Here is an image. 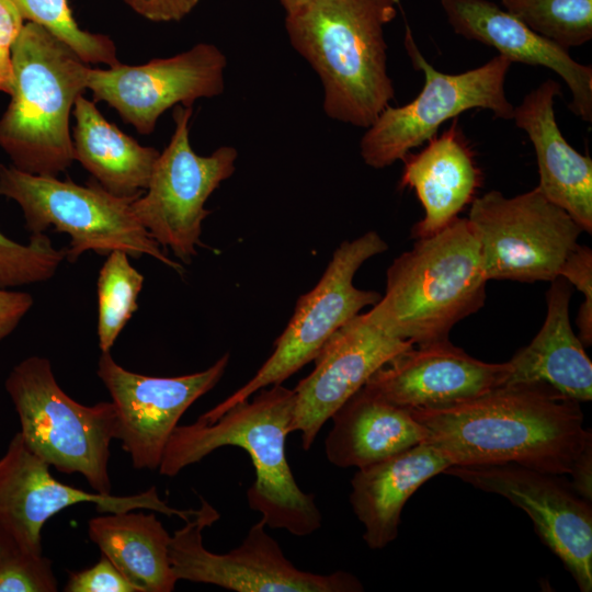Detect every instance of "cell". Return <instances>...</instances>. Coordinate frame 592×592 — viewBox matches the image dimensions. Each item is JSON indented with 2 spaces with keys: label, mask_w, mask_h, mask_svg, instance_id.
<instances>
[{
  "label": "cell",
  "mask_w": 592,
  "mask_h": 592,
  "mask_svg": "<svg viewBox=\"0 0 592 592\" xmlns=\"http://www.w3.org/2000/svg\"><path fill=\"white\" fill-rule=\"evenodd\" d=\"M487 282L477 234L468 218L457 217L392 261L385 294L366 316L414 345L447 340L483 306Z\"/></svg>",
  "instance_id": "277c9868"
},
{
  "label": "cell",
  "mask_w": 592,
  "mask_h": 592,
  "mask_svg": "<svg viewBox=\"0 0 592 592\" xmlns=\"http://www.w3.org/2000/svg\"><path fill=\"white\" fill-rule=\"evenodd\" d=\"M454 32L491 46L511 62L546 67L569 88L570 111L592 121V67L574 60L569 52L535 33L522 21L489 0H441Z\"/></svg>",
  "instance_id": "d6986e66"
},
{
  "label": "cell",
  "mask_w": 592,
  "mask_h": 592,
  "mask_svg": "<svg viewBox=\"0 0 592 592\" xmlns=\"http://www.w3.org/2000/svg\"><path fill=\"white\" fill-rule=\"evenodd\" d=\"M399 0H309L287 13L294 49L318 75L334 121L367 128L395 98L384 26Z\"/></svg>",
  "instance_id": "3957f363"
},
{
  "label": "cell",
  "mask_w": 592,
  "mask_h": 592,
  "mask_svg": "<svg viewBox=\"0 0 592 592\" xmlns=\"http://www.w3.org/2000/svg\"><path fill=\"white\" fill-rule=\"evenodd\" d=\"M33 303L26 292L0 288V342L13 332Z\"/></svg>",
  "instance_id": "e575fe53"
},
{
  "label": "cell",
  "mask_w": 592,
  "mask_h": 592,
  "mask_svg": "<svg viewBox=\"0 0 592 592\" xmlns=\"http://www.w3.org/2000/svg\"><path fill=\"white\" fill-rule=\"evenodd\" d=\"M15 545L13 538L0 526V556Z\"/></svg>",
  "instance_id": "f35d334b"
},
{
  "label": "cell",
  "mask_w": 592,
  "mask_h": 592,
  "mask_svg": "<svg viewBox=\"0 0 592 592\" xmlns=\"http://www.w3.org/2000/svg\"><path fill=\"white\" fill-rule=\"evenodd\" d=\"M282 7L284 8L286 14L291 13L300 7H303L305 3H307L309 0H278Z\"/></svg>",
  "instance_id": "ab89813d"
},
{
  "label": "cell",
  "mask_w": 592,
  "mask_h": 592,
  "mask_svg": "<svg viewBox=\"0 0 592 592\" xmlns=\"http://www.w3.org/2000/svg\"><path fill=\"white\" fill-rule=\"evenodd\" d=\"M325 447L328 460L341 468H362L423 443L425 429L409 409L394 405L364 386L330 418Z\"/></svg>",
  "instance_id": "cb8c5ba5"
},
{
  "label": "cell",
  "mask_w": 592,
  "mask_h": 592,
  "mask_svg": "<svg viewBox=\"0 0 592 592\" xmlns=\"http://www.w3.org/2000/svg\"><path fill=\"white\" fill-rule=\"evenodd\" d=\"M49 465L25 445L18 432L0 458V526L24 551L42 555V528L58 512L78 503H93L98 511L118 513L152 510L184 522L198 510L171 508L156 487L132 496L88 492L57 480Z\"/></svg>",
  "instance_id": "9a60e30c"
},
{
  "label": "cell",
  "mask_w": 592,
  "mask_h": 592,
  "mask_svg": "<svg viewBox=\"0 0 592 592\" xmlns=\"http://www.w3.org/2000/svg\"><path fill=\"white\" fill-rule=\"evenodd\" d=\"M0 195L19 204L31 234L50 227L67 234L69 262H76L87 251L109 255L121 250L134 259L150 255L183 272L182 264L170 259L134 216L130 205L136 198L116 196L95 180L79 185L0 164Z\"/></svg>",
  "instance_id": "52a82bcc"
},
{
  "label": "cell",
  "mask_w": 592,
  "mask_h": 592,
  "mask_svg": "<svg viewBox=\"0 0 592 592\" xmlns=\"http://www.w3.org/2000/svg\"><path fill=\"white\" fill-rule=\"evenodd\" d=\"M24 20L44 26L75 50L87 64H119L116 46L103 34L81 30L68 0H13Z\"/></svg>",
  "instance_id": "f1b7e54d"
},
{
  "label": "cell",
  "mask_w": 592,
  "mask_h": 592,
  "mask_svg": "<svg viewBox=\"0 0 592 592\" xmlns=\"http://www.w3.org/2000/svg\"><path fill=\"white\" fill-rule=\"evenodd\" d=\"M387 249L386 241L376 231L343 241L316 286L298 298L287 327L274 343L273 353L255 375L198 419L216 421L236 403L249 399L262 388L282 384L314 361L335 330L364 307L379 300V293L355 287L353 278L364 262Z\"/></svg>",
  "instance_id": "9c48e42d"
},
{
  "label": "cell",
  "mask_w": 592,
  "mask_h": 592,
  "mask_svg": "<svg viewBox=\"0 0 592 592\" xmlns=\"http://www.w3.org/2000/svg\"><path fill=\"white\" fill-rule=\"evenodd\" d=\"M66 592H137L113 562L102 554L90 568L69 572Z\"/></svg>",
  "instance_id": "d6a6232c"
},
{
  "label": "cell",
  "mask_w": 592,
  "mask_h": 592,
  "mask_svg": "<svg viewBox=\"0 0 592 592\" xmlns=\"http://www.w3.org/2000/svg\"><path fill=\"white\" fill-rule=\"evenodd\" d=\"M510 372L509 362L480 361L447 339L399 353L364 387L406 409L441 408L504 386Z\"/></svg>",
  "instance_id": "ac0fdd59"
},
{
  "label": "cell",
  "mask_w": 592,
  "mask_h": 592,
  "mask_svg": "<svg viewBox=\"0 0 592 592\" xmlns=\"http://www.w3.org/2000/svg\"><path fill=\"white\" fill-rule=\"evenodd\" d=\"M72 114L75 160L110 193L137 198L147 189L159 151L110 123L94 102L78 96Z\"/></svg>",
  "instance_id": "d4e9b609"
},
{
  "label": "cell",
  "mask_w": 592,
  "mask_h": 592,
  "mask_svg": "<svg viewBox=\"0 0 592 592\" xmlns=\"http://www.w3.org/2000/svg\"><path fill=\"white\" fill-rule=\"evenodd\" d=\"M559 276L584 296L576 318L579 339L584 346L592 344V251L579 244L562 264Z\"/></svg>",
  "instance_id": "1f68e13d"
},
{
  "label": "cell",
  "mask_w": 592,
  "mask_h": 592,
  "mask_svg": "<svg viewBox=\"0 0 592 592\" xmlns=\"http://www.w3.org/2000/svg\"><path fill=\"white\" fill-rule=\"evenodd\" d=\"M4 387L27 448L60 473L80 474L95 492L111 493L110 445L118 428L113 402H77L60 388L50 361L42 356L16 364Z\"/></svg>",
  "instance_id": "8992f818"
},
{
  "label": "cell",
  "mask_w": 592,
  "mask_h": 592,
  "mask_svg": "<svg viewBox=\"0 0 592 592\" xmlns=\"http://www.w3.org/2000/svg\"><path fill=\"white\" fill-rule=\"evenodd\" d=\"M451 466L512 463L569 475L592 443L580 402L545 384H514L441 408L409 409Z\"/></svg>",
  "instance_id": "6da1fadb"
},
{
  "label": "cell",
  "mask_w": 592,
  "mask_h": 592,
  "mask_svg": "<svg viewBox=\"0 0 592 592\" xmlns=\"http://www.w3.org/2000/svg\"><path fill=\"white\" fill-rule=\"evenodd\" d=\"M98 278V339L101 352H110L117 337L138 309L145 277L129 262L128 254L112 251Z\"/></svg>",
  "instance_id": "4316f807"
},
{
  "label": "cell",
  "mask_w": 592,
  "mask_h": 592,
  "mask_svg": "<svg viewBox=\"0 0 592 592\" xmlns=\"http://www.w3.org/2000/svg\"><path fill=\"white\" fill-rule=\"evenodd\" d=\"M192 106L177 105L174 132L153 166L146 194L132 202L138 223L160 246L182 262L197 254L202 223L210 214L205 203L236 170L237 149L221 146L209 156L190 144Z\"/></svg>",
  "instance_id": "8fae6325"
},
{
  "label": "cell",
  "mask_w": 592,
  "mask_h": 592,
  "mask_svg": "<svg viewBox=\"0 0 592 592\" xmlns=\"http://www.w3.org/2000/svg\"><path fill=\"white\" fill-rule=\"evenodd\" d=\"M467 218L477 234L488 281L551 282L583 232L537 186L512 197L489 191L474 198Z\"/></svg>",
  "instance_id": "30bf717a"
},
{
  "label": "cell",
  "mask_w": 592,
  "mask_h": 592,
  "mask_svg": "<svg viewBox=\"0 0 592 592\" xmlns=\"http://www.w3.org/2000/svg\"><path fill=\"white\" fill-rule=\"evenodd\" d=\"M449 466L440 449L423 442L358 468L351 480L350 503L364 526L366 545L382 549L394 542L409 498Z\"/></svg>",
  "instance_id": "7402d4cb"
},
{
  "label": "cell",
  "mask_w": 592,
  "mask_h": 592,
  "mask_svg": "<svg viewBox=\"0 0 592 592\" xmlns=\"http://www.w3.org/2000/svg\"><path fill=\"white\" fill-rule=\"evenodd\" d=\"M23 25L24 19L13 0H0V46L10 49Z\"/></svg>",
  "instance_id": "8d00e7d4"
},
{
  "label": "cell",
  "mask_w": 592,
  "mask_h": 592,
  "mask_svg": "<svg viewBox=\"0 0 592 592\" xmlns=\"http://www.w3.org/2000/svg\"><path fill=\"white\" fill-rule=\"evenodd\" d=\"M414 344L396 338L357 314L326 341L315 368L294 388L289 431L301 433L309 449L322 425L382 366Z\"/></svg>",
  "instance_id": "e0dca14e"
},
{
  "label": "cell",
  "mask_w": 592,
  "mask_h": 592,
  "mask_svg": "<svg viewBox=\"0 0 592 592\" xmlns=\"http://www.w3.org/2000/svg\"><path fill=\"white\" fill-rule=\"evenodd\" d=\"M13 86L0 116V148L11 166L58 177L75 160L69 118L89 66L44 26L27 21L10 47Z\"/></svg>",
  "instance_id": "5b68a950"
},
{
  "label": "cell",
  "mask_w": 592,
  "mask_h": 592,
  "mask_svg": "<svg viewBox=\"0 0 592 592\" xmlns=\"http://www.w3.org/2000/svg\"><path fill=\"white\" fill-rule=\"evenodd\" d=\"M405 45L413 67L424 73V84L412 101L386 106L366 128L360 152L367 166H391L435 136L446 121L469 110H488L497 118H513L514 106L504 92L512 64L509 59L498 55L475 69L444 73L423 57L407 23Z\"/></svg>",
  "instance_id": "ba28073f"
},
{
  "label": "cell",
  "mask_w": 592,
  "mask_h": 592,
  "mask_svg": "<svg viewBox=\"0 0 592 592\" xmlns=\"http://www.w3.org/2000/svg\"><path fill=\"white\" fill-rule=\"evenodd\" d=\"M52 560L19 548L0 556V592H56Z\"/></svg>",
  "instance_id": "4dcf8cb0"
},
{
  "label": "cell",
  "mask_w": 592,
  "mask_h": 592,
  "mask_svg": "<svg viewBox=\"0 0 592 592\" xmlns=\"http://www.w3.org/2000/svg\"><path fill=\"white\" fill-rule=\"evenodd\" d=\"M546 294L547 314L530 344L508 361L505 385L545 384L579 402L592 399V363L570 325L571 285L561 276Z\"/></svg>",
  "instance_id": "603a6c76"
},
{
  "label": "cell",
  "mask_w": 592,
  "mask_h": 592,
  "mask_svg": "<svg viewBox=\"0 0 592 592\" xmlns=\"http://www.w3.org/2000/svg\"><path fill=\"white\" fill-rule=\"evenodd\" d=\"M65 259L66 249H56L44 232L19 243L0 231V288L48 281Z\"/></svg>",
  "instance_id": "f546056e"
},
{
  "label": "cell",
  "mask_w": 592,
  "mask_h": 592,
  "mask_svg": "<svg viewBox=\"0 0 592 592\" xmlns=\"http://www.w3.org/2000/svg\"><path fill=\"white\" fill-rule=\"evenodd\" d=\"M401 160L400 187L413 190L424 209V217L411 229L415 239L449 225L474 201L482 184L481 170L457 117L442 134L428 140L421 151L408 152Z\"/></svg>",
  "instance_id": "44dd1931"
},
{
  "label": "cell",
  "mask_w": 592,
  "mask_h": 592,
  "mask_svg": "<svg viewBox=\"0 0 592 592\" xmlns=\"http://www.w3.org/2000/svg\"><path fill=\"white\" fill-rule=\"evenodd\" d=\"M136 13L153 22H177L185 18L200 0H124Z\"/></svg>",
  "instance_id": "836d02e7"
},
{
  "label": "cell",
  "mask_w": 592,
  "mask_h": 592,
  "mask_svg": "<svg viewBox=\"0 0 592 592\" xmlns=\"http://www.w3.org/2000/svg\"><path fill=\"white\" fill-rule=\"evenodd\" d=\"M219 519L205 500L198 513L171 536L169 558L175 579L215 584L237 592H360L361 581L339 570L318 574L296 568L263 520L252 525L242 543L226 554L204 547L202 532Z\"/></svg>",
  "instance_id": "7c38bea8"
},
{
  "label": "cell",
  "mask_w": 592,
  "mask_h": 592,
  "mask_svg": "<svg viewBox=\"0 0 592 592\" xmlns=\"http://www.w3.org/2000/svg\"><path fill=\"white\" fill-rule=\"evenodd\" d=\"M229 408L214 422L197 419L177 425L166 445L159 473L173 477L224 446L244 449L254 466L255 480L247 492L249 506L261 513L266 527L308 536L321 527L315 496L305 493L289 468L285 442L291 433L295 391L282 384L254 392Z\"/></svg>",
  "instance_id": "7a4b0ae2"
},
{
  "label": "cell",
  "mask_w": 592,
  "mask_h": 592,
  "mask_svg": "<svg viewBox=\"0 0 592 592\" xmlns=\"http://www.w3.org/2000/svg\"><path fill=\"white\" fill-rule=\"evenodd\" d=\"M88 535L137 592L174 590L171 536L153 513L127 511L92 517Z\"/></svg>",
  "instance_id": "484cf974"
},
{
  "label": "cell",
  "mask_w": 592,
  "mask_h": 592,
  "mask_svg": "<svg viewBox=\"0 0 592 592\" xmlns=\"http://www.w3.org/2000/svg\"><path fill=\"white\" fill-rule=\"evenodd\" d=\"M502 5L567 50L592 39V0H502Z\"/></svg>",
  "instance_id": "83f0119b"
},
{
  "label": "cell",
  "mask_w": 592,
  "mask_h": 592,
  "mask_svg": "<svg viewBox=\"0 0 592 592\" xmlns=\"http://www.w3.org/2000/svg\"><path fill=\"white\" fill-rule=\"evenodd\" d=\"M570 487L587 501H592V443L588 444L576 458L571 470Z\"/></svg>",
  "instance_id": "d590c367"
},
{
  "label": "cell",
  "mask_w": 592,
  "mask_h": 592,
  "mask_svg": "<svg viewBox=\"0 0 592 592\" xmlns=\"http://www.w3.org/2000/svg\"><path fill=\"white\" fill-rule=\"evenodd\" d=\"M226 67L227 58L217 46L198 43L181 54L144 65L89 67L87 89L93 92L94 102H106L125 123L148 135L170 107L192 106L197 99L221 94Z\"/></svg>",
  "instance_id": "5bb4252c"
},
{
  "label": "cell",
  "mask_w": 592,
  "mask_h": 592,
  "mask_svg": "<svg viewBox=\"0 0 592 592\" xmlns=\"http://www.w3.org/2000/svg\"><path fill=\"white\" fill-rule=\"evenodd\" d=\"M443 474L504 497L531 517L542 542L562 561L581 592L592 590V506L569 483L521 465L449 466Z\"/></svg>",
  "instance_id": "4fadbf2b"
},
{
  "label": "cell",
  "mask_w": 592,
  "mask_h": 592,
  "mask_svg": "<svg viewBox=\"0 0 592 592\" xmlns=\"http://www.w3.org/2000/svg\"><path fill=\"white\" fill-rule=\"evenodd\" d=\"M560 94V84L547 79L514 107L512 119L533 144L539 173L537 187L591 235L592 159L577 151L559 129L554 103Z\"/></svg>",
  "instance_id": "ffe728a7"
},
{
  "label": "cell",
  "mask_w": 592,
  "mask_h": 592,
  "mask_svg": "<svg viewBox=\"0 0 592 592\" xmlns=\"http://www.w3.org/2000/svg\"><path fill=\"white\" fill-rule=\"evenodd\" d=\"M13 86V70L9 48L0 46V91L10 95Z\"/></svg>",
  "instance_id": "74e56055"
},
{
  "label": "cell",
  "mask_w": 592,
  "mask_h": 592,
  "mask_svg": "<svg viewBox=\"0 0 592 592\" xmlns=\"http://www.w3.org/2000/svg\"><path fill=\"white\" fill-rule=\"evenodd\" d=\"M226 353L210 367L183 376L156 377L118 365L111 352H101L96 374L109 390L118 428L116 440L136 469H157L163 451L184 412L223 377Z\"/></svg>",
  "instance_id": "2e32d148"
}]
</instances>
